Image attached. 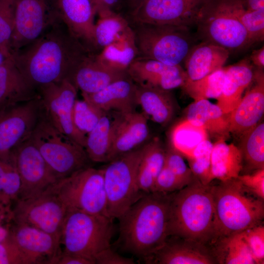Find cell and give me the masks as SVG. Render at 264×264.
<instances>
[{"label": "cell", "mask_w": 264, "mask_h": 264, "mask_svg": "<svg viewBox=\"0 0 264 264\" xmlns=\"http://www.w3.org/2000/svg\"><path fill=\"white\" fill-rule=\"evenodd\" d=\"M136 101L147 118L162 126L171 121L176 111V102L170 90L136 84Z\"/></svg>", "instance_id": "83f0119b"}, {"label": "cell", "mask_w": 264, "mask_h": 264, "mask_svg": "<svg viewBox=\"0 0 264 264\" xmlns=\"http://www.w3.org/2000/svg\"><path fill=\"white\" fill-rule=\"evenodd\" d=\"M216 242L217 248L212 251L218 264H256L241 232L221 238Z\"/></svg>", "instance_id": "d6a6232c"}, {"label": "cell", "mask_w": 264, "mask_h": 264, "mask_svg": "<svg viewBox=\"0 0 264 264\" xmlns=\"http://www.w3.org/2000/svg\"><path fill=\"white\" fill-rule=\"evenodd\" d=\"M163 246L146 261L159 264H218L208 246L175 236H169Z\"/></svg>", "instance_id": "7402d4cb"}, {"label": "cell", "mask_w": 264, "mask_h": 264, "mask_svg": "<svg viewBox=\"0 0 264 264\" xmlns=\"http://www.w3.org/2000/svg\"><path fill=\"white\" fill-rule=\"evenodd\" d=\"M11 207L0 204V242L9 234L13 221Z\"/></svg>", "instance_id": "816d5d0a"}, {"label": "cell", "mask_w": 264, "mask_h": 264, "mask_svg": "<svg viewBox=\"0 0 264 264\" xmlns=\"http://www.w3.org/2000/svg\"><path fill=\"white\" fill-rule=\"evenodd\" d=\"M30 138L57 181L90 167L91 161L84 148L57 130L42 110Z\"/></svg>", "instance_id": "8992f818"}, {"label": "cell", "mask_w": 264, "mask_h": 264, "mask_svg": "<svg viewBox=\"0 0 264 264\" xmlns=\"http://www.w3.org/2000/svg\"><path fill=\"white\" fill-rule=\"evenodd\" d=\"M129 9L130 14L136 10L142 3L147 0H125Z\"/></svg>", "instance_id": "6f0895ef"}, {"label": "cell", "mask_w": 264, "mask_h": 264, "mask_svg": "<svg viewBox=\"0 0 264 264\" xmlns=\"http://www.w3.org/2000/svg\"><path fill=\"white\" fill-rule=\"evenodd\" d=\"M186 119L203 128L208 134L225 140L230 136L229 124L226 115L220 108L208 100L194 101L188 107Z\"/></svg>", "instance_id": "f1b7e54d"}, {"label": "cell", "mask_w": 264, "mask_h": 264, "mask_svg": "<svg viewBox=\"0 0 264 264\" xmlns=\"http://www.w3.org/2000/svg\"><path fill=\"white\" fill-rule=\"evenodd\" d=\"M97 10V13L103 10H114L120 1V0H92Z\"/></svg>", "instance_id": "11a10c76"}, {"label": "cell", "mask_w": 264, "mask_h": 264, "mask_svg": "<svg viewBox=\"0 0 264 264\" xmlns=\"http://www.w3.org/2000/svg\"><path fill=\"white\" fill-rule=\"evenodd\" d=\"M95 56L99 62L110 68L127 71L130 65L138 56L132 25Z\"/></svg>", "instance_id": "f546056e"}, {"label": "cell", "mask_w": 264, "mask_h": 264, "mask_svg": "<svg viewBox=\"0 0 264 264\" xmlns=\"http://www.w3.org/2000/svg\"><path fill=\"white\" fill-rule=\"evenodd\" d=\"M0 264H31L27 256L8 235L0 242Z\"/></svg>", "instance_id": "bcb514c9"}, {"label": "cell", "mask_w": 264, "mask_h": 264, "mask_svg": "<svg viewBox=\"0 0 264 264\" xmlns=\"http://www.w3.org/2000/svg\"><path fill=\"white\" fill-rule=\"evenodd\" d=\"M91 53L61 21L12 54V57L21 72L37 89L68 80Z\"/></svg>", "instance_id": "6da1fadb"}, {"label": "cell", "mask_w": 264, "mask_h": 264, "mask_svg": "<svg viewBox=\"0 0 264 264\" xmlns=\"http://www.w3.org/2000/svg\"><path fill=\"white\" fill-rule=\"evenodd\" d=\"M213 185L195 177L182 189L173 192L170 205L168 235L208 246L217 240Z\"/></svg>", "instance_id": "3957f363"}, {"label": "cell", "mask_w": 264, "mask_h": 264, "mask_svg": "<svg viewBox=\"0 0 264 264\" xmlns=\"http://www.w3.org/2000/svg\"><path fill=\"white\" fill-rule=\"evenodd\" d=\"M42 113L38 98L0 112V153L9 152L31 136Z\"/></svg>", "instance_id": "2e32d148"}, {"label": "cell", "mask_w": 264, "mask_h": 264, "mask_svg": "<svg viewBox=\"0 0 264 264\" xmlns=\"http://www.w3.org/2000/svg\"><path fill=\"white\" fill-rule=\"evenodd\" d=\"M213 193L217 240L260 224L263 220L264 200L237 178L213 185Z\"/></svg>", "instance_id": "277c9868"}, {"label": "cell", "mask_w": 264, "mask_h": 264, "mask_svg": "<svg viewBox=\"0 0 264 264\" xmlns=\"http://www.w3.org/2000/svg\"><path fill=\"white\" fill-rule=\"evenodd\" d=\"M187 185L164 166L155 178L154 192L171 193Z\"/></svg>", "instance_id": "7dc6e473"}, {"label": "cell", "mask_w": 264, "mask_h": 264, "mask_svg": "<svg viewBox=\"0 0 264 264\" xmlns=\"http://www.w3.org/2000/svg\"><path fill=\"white\" fill-rule=\"evenodd\" d=\"M129 76L127 71L110 68L90 54L75 68L69 79L81 93L98 92L110 84Z\"/></svg>", "instance_id": "cb8c5ba5"}, {"label": "cell", "mask_w": 264, "mask_h": 264, "mask_svg": "<svg viewBox=\"0 0 264 264\" xmlns=\"http://www.w3.org/2000/svg\"><path fill=\"white\" fill-rule=\"evenodd\" d=\"M39 97L37 89L21 72L12 57L0 65V112Z\"/></svg>", "instance_id": "d4e9b609"}, {"label": "cell", "mask_w": 264, "mask_h": 264, "mask_svg": "<svg viewBox=\"0 0 264 264\" xmlns=\"http://www.w3.org/2000/svg\"><path fill=\"white\" fill-rule=\"evenodd\" d=\"M53 264H92V263L83 257L61 251L55 259Z\"/></svg>", "instance_id": "f5cc1de1"}, {"label": "cell", "mask_w": 264, "mask_h": 264, "mask_svg": "<svg viewBox=\"0 0 264 264\" xmlns=\"http://www.w3.org/2000/svg\"><path fill=\"white\" fill-rule=\"evenodd\" d=\"M145 144L124 154L103 168L109 216L118 219L145 194L137 186L136 176Z\"/></svg>", "instance_id": "ba28073f"}, {"label": "cell", "mask_w": 264, "mask_h": 264, "mask_svg": "<svg viewBox=\"0 0 264 264\" xmlns=\"http://www.w3.org/2000/svg\"><path fill=\"white\" fill-rule=\"evenodd\" d=\"M249 61L257 68L263 69L264 67V46L254 50L249 57Z\"/></svg>", "instance_id": "db71d44e"}, {"label": "cell", "mask_w": 264, "mask_h": 264, "mask_svg": "<svg viewBox=\"0 0 264 264\" xmlns=\"http://www.w3.org/2000/svg\"><path fill=\"white\" fill-rule=\"evenodd\" d=\"M11 57L12 55L10 53L0 49V65Z\"/></svg>", "instance_id": "680465c9"}, {"label": "cell", "mask_w": 264, "mask_h": 264, "mask_svg": "<svg viewBox=\"0 0 264 264\" xmlns=\"http://www.w3.org/2000/svg\"><path fill=\"white\" fill-rule=\"evenodd\" d=\"M61 21L58 0H16L14 28L9 44L11 54Z\"/></svg>", "instance_id": "30bf717a"}, {"label": "cell", "mask_w": 264, "mask_h": 264, "mask_svg": "<svg viewBox=\"0 0 264 264\" xmlns=\"http://www.w3.org/2000/svg\"><path fill=\"white\" fill-rule=\"evenodd\" d=\"M242 152L233 144H228L223 140L215 144L211 156V171L213 179L221 182L236 178L243 169Z\"/></svg>", "instance_id": "4dcf8cb0"}, {"label": "cell", "mask_w": 264, "mask_h": 264, "mask_svg": "<svg viewBox=\"0 0 264 264\" xmlns=\"http://www.w3.org/2000/svg\"><path fill=\"white\" fill-rule=\"evenodd\" d=\"M243 25L253 44L264 39V9H246L239 0H220Z\"/></svg>", "instance_id": "f35d334b"}, {"label": "cell", "mask_w": 264, "mask_h": 264, "mask_svg": "<svg viewBox=\"0 0 264 264\" xmlns=\"http://www.w3.org/2000/svg\"><path fill=\"white\" fill-rule=\"evenodd\" d=\"M112 135V115L110 111H106L86 136L84 149L91 162H107Z\"/></svg>", "instance_id": "1f68e13d"}, {"label": "cell", "mask_w": 264, "mask_h": 264, "mask_svg": "<svg viewBox=\"0 0 264 264\" xmlns=\"http://www.w3.org/2000/svg\"><path fill=\"white\" fill-rule=\"evenodd\" d=\"M134 261L124 257L110 247L102 252L96 258L95 264H133Z\"/></svg>", "instance_id": "f907efd6"}, {"label": "cell", "mask_w": 264, "mask_h": 264, "mask_svg": "<svg viewBox=\"0 0 264 264\" xmlns=\"http://www.w3.org/2000/svg\"><path fill=\"white\" fill-rule=\"evenodd\" d=\"M111 112L112 135L108 162L144 144L150 135L148 118L143 112Z\"/></svg>", "instance_id": "e0dca14e"}, {"label": "cell", "mask_w": 264, "mask_h": 264, "mask_svg": "<svg viewBox=\"0 0 264 264\" xmlns=\"http://www.w3.org/2000/svg\"><path fill=\"white\" fill-rule=\"evenodd\" d=\"M136 181L141 192L145 194L154 192L155 178L142 159L138 168Z\"/></svg>", "instance_id": "681fc988"}, {"label": "cell", "mask_w": 264, "mask_h": 264, "mask_svg": "<svg viewBox=\"0 0 264 264\" xmlns=\"http://www.w3.org/2000/svg\"><path fill=\"white\" fill-rule=\"evenodd\" d=\"M243 162L250 170L264 168V123L260 122L240 137Z\"/></svg>", "instance_id": "e575fe53"}, {"label": "cell", "mask_w": 264, "mask_h": 264, "mask_svg": "<svg viewBox=\"0 0 264 264\" xmlns=\"http://www.w3.org/2000/svg\"><path fill=\"white\" fill-rule=\"evenodd\" d=\"M256 264L264 263V226L259 224L241 232Z\"/></svg>", "instance_id": "ee69618b"}, {"label": "cell", "mask_w": 264, "mask_h": 264, "mask_svg": "<svg viewBox=\"0 0 264 264\" xmlns=\"http://www.w3.org/2000/svg\"><path fill=\"white\" fill-rule=\"evenodd\" d=\"M52 186L34 197L17 199L12 208L13 222L26 224L60 237L67 208Z\"/></svg>", "instance_id": "4fadbf2b"}, {"label": "cell", "mask_w": 264, "mask_h": 264, "mask_svg": "<svg viewBox=\"0 0 264 264\" xmlns=\"http://www.w3.org/2000/svg\"><path fill=\"white\" fill-rule=\"evenodd\" d=\"M16 2V0H0V49L10 54L9 44L14 28Z\"/></svg>", "instance_id": "b9f144b4"}, {"label": "cell", "mask_w": 264, "mask_h": 264, "mask_svg": "<svg viewBox=\"0 0 264 264\" xmlns=\"http://www.w3.org/2000/svg\"><path fill=\"white\" fill-rule=\"evenodd\" d=\"M213 0H147L130 14L133 23L189 28L200 22Z\"/></svg>", "instance_id": "8fae6325"}, {"label": "cell", "mask_w": 264, "mask_h": 264, "mask_svg": "<svg viewBox=\"0 0 264 264\" xmlns=\"http://www.w3.org/2000/svg\"><path fill=\"white\" fill-rule=\"evenodd\" d=\"M229 53L226 49L207 41L194 45L184 62L187 79L196 80L222 68Z\"/></svg>", "instance_id": "484cf974"}, {"label": "cell", "mask_w": 264, "mask_h": 264, "mask_svg": "<svg viewBox=\"0 0 264 264\" xmlns=\"http://www.w3.org/2000/svg\"><path fill=\"white\" fill-rule=\"evenodd\" d=\"M52 189L67 210L110 217L107 210L103 168L90 166L81 169L57 181Z\"/></svg>", "instance_id": "9c48e42d"}, {"label": "cell", "mask_w": 264, "mask_h": 264, "mask_svg": "<svg viewBox=\"0 0 264 264\" xmlns=\"http://www.w3.org/2000/svg\"><path fill=\"white\" fill-rule=\"evenodd\" d=\"M226 67L196 80L187 79L180 87L194 101L210 98L218 99L221 94Z\"/></svg>", "instance_id": "8d00e7d4"}, {"label": "cell", "mask_w": 264, "mask_h": 264, "mask_svg": "<svg viewBox=\"0 0 264 264\" xmlns=\"http://www.w3.org/2000/svg\"><path fill=\"white\" fill-rule=\"evenodd\" d=\"M9 235L31 264H53L61 252L60 237L26 224L14 223Z\"/></svg>", "instance_id": "ac0fdd59"}, {"label": "cell", "mask_w": 264, "mask_h": 264, "mask_svg": "<svg viewBox=\"0 0 264 264\" xmlns=\"http://www.w3.org/2000/svg\"><path fill=\"white\" fill-rule=\"evenodd\" d=\"M20 186V176L11 151L0 153V204L12 207L18 198Z\"/></svg>", "instance_id": "74e56055"}, {"label": "cell", "mask_w": 264, "mask_h": 264, "mask_svg": "<svg viewBox=\"0 0 264 264\" xmlns=\"http://www.w3.org/2000/svg\"><path fill=\"white\" fill-rule=\"evenodd\" d=\"M213 144L208 139L200 143L192 155L187 157L194 176L204 185L210 184L214 180L211 171V156Z\"/></svg>", "instance_id": "ab89813d"}, {"label": "cell", "mask_w": 264, "mask_h": 264, "mask_svg": "<svg viewBox=\"0 0 264 264\" xmlns=\"http://www.w3.org/2000/svg\"><path fill=\"white\" fill-rule=\"evenodd\" d=\"M62 21L70 33L91 52L96 48L95 17L97 10L92 0H58Z\"/></svg>", "instance_id": "44dd1931"}, {"label": "cell", "mask_w": 264, "mask_h": 264, "mask_svg": "<svg viewBox=\"0 0 264 264\" xmlns=\"http://www.w3.org/2000/svg\"><path fill=\"white\" fill-rule=\"evenodd\" d=\"M164 166L187 184L195 178L190 168L185 163L183 156L171 148L165 151Z\"/></svg>", "instance_id": "f6af8a7d"}, {"label": "cell", "mask_w": 264, "mask_h": 264, "mask_svg": "<svg viewBox=\"0 0 264 264\" xmlns=\"http://www.w3.org/2000/svg\"><path fill=\"white\" fill-rule=\"evenodd\" d=\"M136 84L128 76L117 80L101 90L81 93L83 99L105 111L128 112L135 111Z\"/></svg>", "instance_id": "603a6c76"}, {"label": "cell", "mask_w": 264, "mask_h": 264, "mask_svg": "<svg viewBox=\"0 0 264 264\" xmlns=\"http://www.w3.org/2000/svg\"><path fill=\"white\" fill-rule=\"evenodd\" d=\"M247 10H258L264 9V0H239Z\"/></svg>", "instance_id": "9f6ffc18"}, {"label": "cell", "mask_w": 264, "mask_h": 264, "mask_svg": "<svg viewBox=\"0 0 264 264\" xmlns=\"http://www.w3.org/2000/svg\"><path fill=\"white\" fill-rule=\"evenodd\" d=\"M208 135L203 128L185 119L175 125L171 131V148L187 158L200 143L208 139Z\"/></svg>", "instance_id": "836d02e7"}, {"label": "cell", "mask_w": 264, "mask_h": 264, "mask_svg": "<svg viewBox=\"0 0 264 264\" xmlns=\"http://www.w3.org/2000/svg\"><path fill=\"white\" fill-rule=\"evenodd\" d=\"M172 193L145 194L118 219L126 250L146 260L163 246L169 237Z\"/></svg>", "instance_id": "7a4b0ae2"}, {"label": "cell", "mask_w": 264, "mask_h": 264, "mask_svg": "<svg viewBox=\"0 0 264 264\" xmlns=\"http://www.w3.org/2000/svg\"><path fill=\"white\" fill-rule=\"evenodd\" d=\"M131 79L137 85H145L171 90L181 87L187 79L180 65L172 66L162 62L137 57L127 69Z\"/></svg>", "instance_id": "ffe728a7"}, {"label": "cell", "mask_w": 264, "mask_h": 264, "mask_svg": "<svg viewBox=\"0 0 264 264\" xmlns=\"http://www.w3.org/2000/svg\"><path fill=\"white\" fill-rule=\"evenodd\" d=\"M10 151L21 181L18 199L37 196L57 181L30 137Z\"/></svg>", "instance_id": "9a60e30c"}, {"label": "cell", "mask_w": 264, "mask_h": 264, "mask_svg": "<svg viewBox=\"0 0 264 264\" xmlns=\"http://www.w3.org/2000/svg\"><path fill=\"white\" fill-rule=\"evenodd\" d=\"M42 110L46 119L59 132L84 148L86 136L76 128L73 119L77 89L68 80L37 88Z\"/></svg>", "instance_id": "7c38bea8"}, {"label": "cell", "mask_w": 264, "mask_h": 264, "mask_svg": "<svg viewBox=\"0 0 264 264\" xmlns=\"http://www.w3.org/2000/svg\"><path fill=\"white\" fill-rule=\"evenodd\" d=\"M254 75V69L248 59L226 66L222 91L217 104L224 114L230 112L238 106Z\"/></svg>", "instance_id": "4316f807"}, {"label": "cell", "mask_w": 264, "mask_h": 264, "mask_svg": "<svg viewBox=\"0 0 264 264\" xmlns=\"http://www.w3.org/2000/svg\"><path fill=\"white\" fill-rule=\"evenodd\" d=\"M197 26L204 41L221 46L229 52L242 50L253 44L243 25L220 0H213Z\"/></svg>", "instance_id": "5bb4252c"}, {"label": "cell", "mask_w": 264, "mask_h": 264, "mask_svg": "<svg viewBox=\"0 0 264 264\" xmlns=\"http://www.w3.org/2000/svg\"><path fill=\"white\" fill-rule=\"evenodd\" d=\"M133 25L137 57L181 66L194 45L186 27L148 23Z\"/></svg>", "instance_id": "52a82bcc"}, {"label": "cell", "mask_w": 264, "mask_h": 264, "mask_svg": "<svg viewBox=\"0 0 264 264\" xmlns=\"http://www.w3.org/2000/svg\"><path fill=\"white\" fill-rule=\"evenodd\" d=\"M165 157V151L157 138L145 144L142 161L152 172L155 179L164 166Z\"/></svg>", "instance_id": "7bdbcfd3"}, {"label": "cell", "mask_w": 264, "mask_h": 264, "mask_svg": "<svg viewBox=\"0 0 264 264\" xmlns=\"http://www.w3.org/2000/svg\"><path fill=\"white\" fill-rule=\"evenodd\" d=\"M97 14L94 37L96 48H101L110 44L131 25L119 14L110 9L103 10Z\"/></svg>", "instance_id": "d590c367"}, {"label": "cell", "mask_w": 264, "mask_h": 264, "mask_svg": "<svg viewBox=\"0 0 264 264\" xmlns=\"http://www.w3.org/2000/svg\"><path fill=\"white\" fill-rule=\"evenodd\" d=\"M254 70L253 81L238 106L226 114L230 133L240 137L261 122L264 113V75Z\"/></svg>", "instance_id": "d6986e66"}, {"label": "cell", "mask_w": 264, "mask_h": 264, "mask_svg": "<svg viewBox=\"0 0 264 264\" xmlns=\"http://www.w3.org/2000/svg\"><path fill=\"white\" fill-rule=\"evenodd\" d=\"M105 112L84 99H77L73 111L74 125L78 131L86 136Z\"/></svg>", "instance_id": "60d3db41"}, {"label": "cell", "mask_w": 264, "mask_h": 264, "mask_svg": "<svg viewBox=\"0 0 264 264\" xmlns=\"http://www.w3.org/2000/svg\"><path fill=\"white\" fill-rule=\"evenodd\" d=\"M112 219L68 209L62 226L60 243L63 252L83 257L95 264L97 256L110 247Z\"/></svg>", "instance_id": "5b68a950"}, {"label": "cell", "mask_w": 264, "mask_h": 264, "mask_svg": "<svg viewBox=\"0 0 264 264\" xmlns=\"http://www.w3.org/2000/svg\"><path fill=\"white\" fill-rule=\"evenodd\" d=\"M237 178L251 193L264 199V168L254 171L251 174L239 175Z\"/></svg>", "instance_id": "c3c4849f"}]
</instances>
